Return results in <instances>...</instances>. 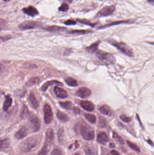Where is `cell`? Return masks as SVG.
<instances>
[{"instance_id": "49", "label": "cell", "mask_w": 154, "mask_h": 155, "mask_svg": "<svg viewBox=\"0 0 154 155\" xmlns=\"http://www.w3.org/2000/svg\"><path fill=\"white\" fill-rule=\"evenodd\" d=\"M66 1H68V2H71L73 0H65Z\"/></svg>"}, {"instance_id": "45", "label": "cell", "mask_w": 154, "mask_h": 155, "mask_svg": "<svg viewBox=\"0 0 154 155\" xmlns=\"http://www.w3.org/2000/svg\"><path fill=\"white\" fill-rule=\"evenodd\" d=\"M73 112L75 114H79L80 112V110L77 107H75L73 108Z\"/></svg>"}, {"instance_id": "53", "label": "cell", "mask_w": 154, "mask_h": 155, "mask_svg": "<svg viewBox=\"0 0 154 155\" xmlns=\"http://www.w3.org/2000/svg\"><path fill=\"white\" fill-rule=\"evenodd\" d=\"M100 1H102V0H100Z\"/></svg>"}, {"instance_id": "32", "label": "cell", "mask_w": 154, "mask_h": 155, "mask_svg": "<svg viewBox=\"0 0 154 155\" xmlns=\"http://www.w3.org/2000/svg\"><path fill=\"white\" fill-rule=\"evenodd\" d=\"M29 111L27 106L24 105L22 108V110L21 112L20 116L22 119H25L26 117H27L29 115Z\"/></svg>"}, {"instance_id": "33", "label": "cell", "mask_w": 154, "mask_h": 155, "mask_svg": "<svg viewBox=\"0 0 154 155\" xmlns=\"http://www.w3.org/2000/svg\"><path fill=\"white\" fill-rule=\"evenodd\" d=\"M126 142H127L128 146L133 150L137 151V152H140V149L139 147L137 145L133 143V142H131V141H127Z\"/></svg>"}, {"instance_id": "39", "label": "cell", "mask_w": 154, "mask_h": 155, "mask_svg": "<svg viewBox=\"0 0 154 155\" xmlns=\"http://www.w3.org/2000/svg\"><path fill=\"white\" fill-rule=\"evenodd\" d=\"M64 24L65 25H67V26H73V25H75L76 24V21H74V20L69 19V20H67L66 21L64 22Z\"/></svg>"}, {"instance_id": "14", "label": "cell", "mask_w": 154, "mask_h": 155, "mask_svg": "<svg viewBox=\"0 0 154 155\" xmlns=\"http://www.w3.org/2000/svg\"><path fill=\"white\" fill-rule=\"evenodd\" d=\"M66 28L64 27L60 26H50L43 28L44 30L51 32H57L63 31L66 30Z\"/></svg>"}, {"instance_id": "17", "label": "cell", "mask_w": 154, "mask_h": 155, "mask_svg": "<svg viewBox=\"0 0 154 155\" xmlns=\"http://www.w3.org/2000/svg\"><path fill=\"white\" fill-rule=\"evenodd\" d=\"M54 84H57L58 85H61V86L62 85V83L59 82V81H57V80H51V81H47L41 86L40 89L41 90L42 92H45L49 86H52Z\"/></svg>"}, {"instance_id": "44", "label": "cell", "mask_w": 154, "mask_h": 155, "mask_svg": "<svg viewBox=\"0 0 154 155\" xmlns=\"http://www.w3.org/2000/svg\"><path fill=\"white\" fill-rule=\"evenodd\" d=\"M108 155H120L119 153L116 151L112 150V151H111L108 154Z\"/></svg>"}, {"instance_id": "25", "label": "cell", "mask_w": 154, "mask_h": 155, "mask_svg": "<svg viewBox=\"0 0 154 155\" xmlns=\"http://www.w3.org/2000/svg\"><path fill=\"white\" fill-rule=\"evenodd\" d=\"M100 112L103 114L109 115L111 114V109L107 105H102L100 109Z\"/></svg>"}, {"instance_id": "10", "label": "cell", "mask_w": 154, "mask_h": 155, "mask_svg": "<svg viewBox=\"0 0 154 155\" xmlns=\"http://www.w3.org/2000/svg\"><path fill=\"white\" fill-rule=\"evenodd\" d=\"M91 92L90 90L88 88L85 87L80 88L76 92V95L82 99L88 98L90 95H91Z\"/></svg>"}, {"instance_id": "29", "label": "cell", "mask_w": 154, "mask_h": 155, "mask_svg": "<svg viewBox=\"0 0 154 155\" xmlns=\"http://www.w3.org/2000/svg\"><path fill=\"white\" fill-rule=\"evenodd\" d=\"M39 82H40V79L38 77H33L28 81V82L26 84V85L28 87H31L35 84H37Z\"/></svg>"}, {"instance_id": "41", "label": "cell", "mask_w": 154, "mask_h": 155, "mask_svg": "<svg viewBox=\"0 0 154 155\" xmlns=\"http://www.w3.org/2000/svg\"><path fill=\"white\" fill-rule=\"evenodd\" d=\"M6 21L3 19H0V31L4 29L6 26Z\"/></svg>"}, {"instance_id": "20", "label": "cell", "mask_w": 154, "mask_h": 155, "mask_svg": "<svg viewBox=\"0 0 154 155\" xmlns=\"http://www.w3.org/2000/svg\"><path fill=\"white\" fill-rule=\"evenodd\" d=\"M12 103V99L9 95H6L5 97L3 105V109L5 111H6L9 109L11 106Z\"/></svg>"}, {"instance_id": "38", "label": "cell", "mask_w": 154, "mask_h": 155, "mask_svg": "<svg viewBox=\"0 0 154 155\" xmlns=\"http://www.w3.org/2000/svg\"><path fill=\"white\" fill-rule=\"evenodd\" d=\"M120 118L122 120L124 121V122L125 123H129L130 121H131V119L130 117H127L125 115H121L120 116Z\"/></svg>"}, {"instance_id": "46", "label": "cell", "mask_w": 154, "mask_h": 155, "mask_svg": "<svg viewBox=\"0 0 154 155\" xmlns=\"http://www.w3.org/2000/svg\"><path fill=\"white\" fill-rule=\"evenodd\" d=\"M147 141L150 145L151 146H153V142H152V141L150 140H148Z\"/></svg>"}, {"instance_id": "1", "label": "cell", "mask_w": 154, "mask_h": 155, "mask_svg": "<svg viewBox=\"0 0 154 155\" xmlns=\"http://www.w3.org/2000/svg\"><path fill=\"white\" fill-rule=\"evenodd\" d=\"M41 140V137L38 135L32 136L26 139L20 146L21 151L28 152L33 150L40 144Z\"/></svg>"}, {"instance_id": "16", "label": "cell", "mask_w": 154, "mask_h": 155, "mask_svg": "<svg viewBox=\"0 0 154 155\" xmlns=\"http://www.w3.org/2000/svg\"><path fill=\"white\" fill-rule=\"evenodd\" d=\"M81 106L85 110L91 112L95 109L94 104L89 101H82L81 102Z\"/></svg>"}, {"instance_id": "8", "label": "cell", "mask_w": 154, "mask_h": 155, "mask_svg": "<svg viewBox=\"0 0 154 155\" xmlns=\"http://www.w3.org/2000/svg\"><path fill=\"white\" fill-rule=\"evenodd\" d=\"M44 119L45 124H49L53 119V113L50 106L47 104H45L44 106Z\"/></svg>"}, {"instance_id": "28", "label": "cell", "mask_w": 154, "mask_h": 155, "mask_svg": "<svg viewBox=\"0 0 154 155\" xmlns=\"http://www.w3.org/2000/svg\"><path fill=\"white\" fill-rule=\"evenodd\" d=\"M85 117V119L90 122V123H91L92 124H95L96 123V118L95 117V116L94 114H85L84 115Z\"/></svg>"}, {"instance_id": "31", "label": "cell", "mask_w": 154, "mask_h": 155, "mask_svg": "<svg viewBox=\"0 0 154 155\" xmlns=\"http://www.w3.org/2000/svg\"><path fill=\"white\" fill-rule=\"evenodd\" d=\"M77 21L80 23L81 24H84V25H87V26H90L94 27L95 26V23H91L89 20H86L85 19H77Z\"/></svg>"}, {"instance_id": "5", "label": "cell", "mask_w": 154, "mask_h": 155, "mask_svg": "<svg viewBox=\"0 0 154 155\" xmlns=\"http://www.w3.org/2000/svg\"><path fill=\"white\" fill-rule=\"evenodd\" d=\"M42 26V23L40 22L37 21H25L23 23H21L19 26V28L21 30H30V29H36L41 27Z\"/></svg>"}, {"instance_id": "35", "label": "cell", "mask_w": 154, "mask_h": 155, "mask_svg": "<svg viewBox=\"0 0 154 155\" xmlns=\"http://www.w3.org/2000/svg\"><path fill=\"white\" fill-rule=\"evenodd\" d=\"M68 9H69V6L67 3H63L58 8V10L60 11H62V12H65L68 11Z\"/></svg>"}, {"instance_id": "19", "label": "cell", "mask_w": 154, "mask_h": 155, "mask_svg": "<svg viewBox=\"0 0 154 155\" xmlns=\"http://www.w3.org/2000/svg\"><path fill=\"white\" fill-rule=\"evenodd\" d=\"M29 99V101H30L32 107L35 109H38V107H39V105H40V104H39V102H38V100L36 98L34 93H31L30 94Z\"/></svg>"}, {"instance_id": "3", "label": "cell", "mask_w": 154, "mask_h": 155, "mask_svg": "<svg viewBox=\"0 0 154 155\" xmlns=\"http://www.w3.org/2000/svg\"><path fill=\"white\" fill-rule=\"evenodd\" d=\"M96 55L100 60V63L103 64L104 65H109L114 63V58L110 54L103 51H96Z\"/></svg>"}, {"instance_id": "11", "label": "cell", "mask_w": 154, "mask_h": 155, "mask_svg": "<svg viewBox=\"0 0 154 155\" xmlns=\"http://www.w3.org/2000/svg\"><path fill=\"white\" fill-rule=\"evenodd\" d=\"M54 133L52 129L49 128L47 130L45 134V143L49 146H51L52 143L54 141Z\"/></svg>"}, {"instance_id": "48", "label": "cell", "mask_w": 154, "mask_h": 155, "mask_svg": "<svg viewBox=\"0 0 154 155\" xmlns=\"http://www.w3.org/2000/svg\"><path fill=\"white\" fill-rule=\"evenodd\" d=\"M110 146L111 147H114V146H115L114 145V144H113V143H111V144H110Z\"/></svg>"}, {"instance_id": "12", "label": "cell", "mask_w": 154, "mask_h": 155, "mask_svg": "<svg viewBox=\"0 0 154 155\" xmlns=\"http://www.w3.org/2000/svg\"><path fill=\"white\" fill-rule=\"evenodd\" d=\"M28 134V129L25 126H22L18 130L15 134V137L17 139L21 140L27 136Z\"/></svg>"}, {"instance_id": "15", "label": "cell", "mask_w": 154, "mask_h": 155, "mask_svg": "<svg viewBox=\"0 0 154 155\" xmlns=\"http://www.w3.org/2000/svg\"><path fill=\"white\" fill-rule=\"evenodd\" d=\"M54 91L56 95L58 98L64 99L68 97V94H67V92L64 89H62L59 87L56 86L54 88Z\"/></svg>"}, {"instance_id": "7", "label": "cell", "mask_w": 154, "mask_h": 155, "mask_svg": "<svg viewBox=\"0 0 154 155\" xmlns=\"http://www.w3.org/2000/svg\"><path fill=\"white\" fill-rule=\"evenodd\" d=\"M30 126L31 129L34 132H37L41 128V121L38 117L33 116L30 119Z\"/></svg>"}, {"instance_id": "27", "label": "cell", "mask_w": 154, "mask_h": 155, "mask_svg": "<svg viewBox=\"0 0 154 155\" xmlns=\"http://www.w3.org/2000/svg\"><path fill=\"white\" fill-rule=\"evenodd\" d=\"M51 146L48 145L46 143H44V146L42 148L41 150L39 151L37 155H47L50 150Z\"/></svg>"}, {"instance_id": "51", "label": "cell", "mask_w": 154, "mask_h": 155, "mask_svg": "<svg viewBox=\"0 0 154 155\" xmlns=\"http://www.w3.org/2000/svg\"><path fill=\"white\" fill-rule=\"evenodd\" d=\"M75 155H80V154H76Z\"/></svg>"}, {"instance_id": "43", "label": "cell", "mask_w": 154, "mask_h": 155, "mask_svg": "<svg viewBox=\"0 0 154 155\" xmlns=\"http://www.w3.org/2000/svg\"><path fill=\"white\" fill-rule=\"evenodd\" d=\"M5 66H4L3 64L0 63V76L1 74H3V73L5 71Z\"/></svg>"}, {"instance_id": "40", "label": "cell", "mask_w": 154, "mask_h": 155, "mask_svg": "<svg viewBox=\"0 0 154 155\" xmlns=\"http://www.w3.org/2000/svg\"><path fill=\"white\" fill-rule=\"evenodd\" d=\"M63 132H64V130L62 128L60 129L58 131L57 135H58V140L59 141H61L62 140V138H63L62 137L63 136Z\"/></svg>"}, {"instance_id": "26", "label": "cell", "mask_w": 154, "mask_h": 155, "mask_svg": "<svg viewBox=\"0 0 154 155\" xmlns=\"http://www.w3.org/2000/svg\"><path fill=\"white\" fill-rule=\"evenodd\" d=\"M66 83L67 85L71 87H76L78 86L77 81L76 79L71 77H68L65 79Z\"/></svg>"}, {"instance_id": "21", "label": "cell", "mask_w": 154, "mask_h": 155, "mask_svg": "<svg viewBox=\"0 0 154 155\" xmlns=\"http://www.w3.org/2000/svg\"><path fill=\"white\" fill-rule=\"evenodd\" d=\"M100 41L95 42L94 43L91 44L90 46L87 47L85 48V50L90 53H93L97 51L98 49V46L100 44Z\"/></svg>"}, {"instance_id": "13", "label": "cell", "mask_w": 154, "mask_h": 155, "mask_svg": "<svg viewBox=\"0 0 154 155\" xmlns=\"http://www.w3.org/2000/svg\"><path fill=\"white\" fill-rule=\"evenodd\" d=\"M23 11L25 14L32 17H34L39 14L38 10L35 7L31 6L23 8Z\"/></svg>"}, {"instance_id": "6", "label": "cell", "mask_w": 154, "mask_h": 155, "mask_svg": "<svg viewBox=\"0 0 154 155\" xmlns=\"http://www.w3.org/2000/svg\"><path fill=\"white\" fill-rule=\"evenodd\" d=\"M115 10L116 7L114 5L105 6L100 11H99L96 17L97 18H101L110 16L114 12Z\"/></svg>"}, {"instance_id": "9", "label": "cell", "mask_w": 154, "mask_h": 155, "mask_svg": "<svg viewBox=\"0 0 154 155\" xmlns=\"http://www.w3.org/2000/svg\"><path fill=\"white\" fill-rule=\"evenodd\" d=\"M133 23V21L132 20H123V21H116L113 22L109 24H106L104 26H101L98 28V30H101V29H105L109 27L112 26H116V25H120L122 24H131Z\"/></svg>"}, {"instance_id": "37", "label": "cell", "mask_w": 154, "mask_h": 155, "mask_svg": "<svg viewBox=\"0 0 154 155\" xmlns=\"http://www.w3.org/2000/svg\"><path fill=\"white\" fill-rule=\"evenodd\" d=\"M51 155H62V151L59 148H54L52 151Z\"/></svg>"}, {"instance_id": "36", "label": "cell", "mask_w": 154, "mask_h": 155, "mask_svg": "<svg viewBox=\"0 0 154 155\" xmlns=\"http://www.w3.org/2000/svg\"><path fill=\"white\" fill-rule=\"evenodd\" d=\"M106 125V121L105 119L102 117L99 118V126L100 128H104Z\"/></svg>"}, {"instance_id": "50", "label": "cell", "mask_w": 154, "mask_h": 155, "mask_svg": "<svg viewBox=\"0 0 154 155\" xmlns=\"http://www.w3.org/2000/svg\"><path fill=\"white\" fill-rule=\"evenodd\" d=\"M11 0H4V1H5V2H7V1H10Z\"/></svg>"}, {"instance_id": "24", "label": "cell", "mask_w": 154, "mask_h": 155, "mask_svg": "<svg viewBox=\"0 0 154 155\" xmlns=\"http://www.w3.org/2000/svg\"><path fill=\"white\" fill-rule=\"evenodd\" d=\"M92 32L91 31L89 30H72L68 32V33L70 34H74V35H85V34H89Z\"/></svg>"}, {"instance_id": "52", "label": "cell", "mask_w": 154, "mask_h": 155, "mask_svg": "<svg viewBox=\"0 0 154 155\" xmlns=\"http://www.w3.org/2000/svg\"><path fill=\"white\" fill-rule=\"evenodd\" d=\"M1 90H0V94H1Z\"/></svg>"}, {"instance_id": "47", "label": "cell", "mask_w": 154, "mask_h": 155, "mask_svg": "<svg viewBox=\"0 0 154 155\" xmlns=\"http://www.w3.org/2000/svg\"><path fill=\"white\" fill-rule=\"evenodd\" d=\"M148 1V2H149L150 4H152V5H154V0H147Z\"/></svg>"}, {"instance_id": "30", "label": "cell", "mask_w": 154, "mask_h": 155, "mask_svg": "<svg viewBox=\"0 0 154 155\" xmlns=\"http://www.w3.org/2000/svg\"><path fill=\"white\" fill-rule=\"evenodd\" d=\"M60 105L61 108L65 109H71L72 107V104L70 101H65V102H61L59 103Z\"/></svg>"}, {"instance_id": "18", "label": "cell", "mask_w": 154, "mask_h": 155, "mask_svg": "<svg viewBox=\"0 0 154 155\" xmlns=\"http://www.w3.org/2000/svg\"><path fill=\"white\" fill-rule=\"evenodd\" d=\"M97 140L99 143L102 144H105L109 140L108 136L105 132H100L97 136Z\"/></svg>"}, {"instance_id": "42", "label": "cell", "mask_w": 154, "mask_h": 155, "mask_svg": "<svg viewBox=\"0 0 154 155\" xmlns=\"http://www.w3.org/2000/svg\"><path fill=\"white\" fill-rule=\"evenodd\" d=\"M11 38V37L9 36H0V45L6 41H8Z\"/></svg>"}, {"instance_id": "4", "label": "cell", "mask_w": 154, "mask_h": 155, "mask_svg": "<svg viewBox=\"0 0 154 155\" xmlns=\"http://www.w3.org/2000/svg\"><path fill=\"white\" fill-rule=\"evenodd\" d=\"M110 43L116 47L120 51L129 56H133L134 54L131 49L123 42H118L115 41H110Z\"/></svg>"}, {"instance_id": "23", "label": "cell", "mask_w": 154, "mask_h": 155, "mask_svg": "<svg viewBox=\"0 0 154 155\" xmlns=\"http://www.w3.org/2000/svg\"><path fill=\"white\" fill-rule=\"evenodd\" d=\"M57 116L58 119L63 123H66L69 119V117L66 114L59 111H58L57 113Z\"/></svg>"}, {"instance_id": "22", "label": "cell", "mask_w": 154, "mask_h": 155, "mask_svg": "<svg viewBox=\"0 0 154 155\" xmlns=\"http://www.w3.org/2000/svg\"><path fill=\"white\" fill-rule=\"evenodd\" d=\"M10 140L9 139L6 138L0 140V151H3L7 149L10 146Z\"/></svg>"}, {"instance_id": "2", "label": "cell", "mask_w": 154, "mask_h": 155, "mask_svg": "<svg viewBox=\"0 0 154 155\" xmlns=\"http://www.w3.org/2000/svg\"><path fill=\"white\" fill-rule=\"evenodd\" d=\"M80 132L84 139L86 140H93L95 139V132L91 126L84 123L81 124Z\"/></svg>"}, {"instance_id": "34", "label": "cell", "mask_w": 154, "mask_h": 155, "mask_svg": "<svg viewBox=\"0 0 154 155\" xmlns=\"http://www.w3.org/2000/svg\"><path fill=\"white\" fill-rule=\"evenodd\" d=\"M113 136L114 139L117 141H118L121 144H123L124 143V139L116 131H113Z\"/></svg>"}]
</instances>
